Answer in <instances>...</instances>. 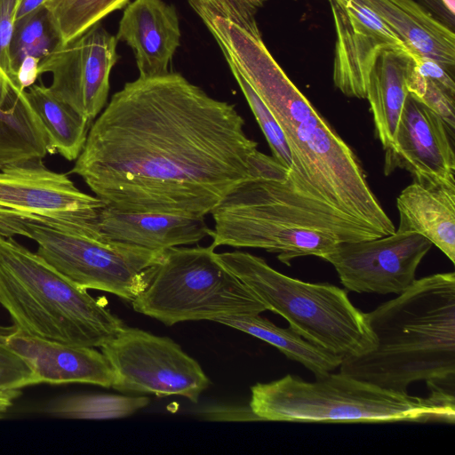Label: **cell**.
Masks as SVG:
<instances>
[{
  "label": "cell",
  "mask_w": 455,
  "mask_h": 455,
  "mask_svg": "<svg viewBox=\"0 0 455 455\" xmlns=\"http://www.w3.org/2000/svg\"><path fill=\"white\" fill-rule=\"evenodd\" d=\"M97 223L104 241L158 251L196 243L212 231L204 217L126 212L107 204L100 211Z\"/></svg>",
  "instance_id": "obj_19"
},
{
  "label": "cell",
  "mask_w": 455,
  "mask_h": 455,
  "mask_svg": "<svg viewBox=\"0 0 455 455\" xmlns=\"http://www.w3.org/2000/svg\"><path fill=\"white\" fill-rule=\"evenodd\" d=\"M455 129L408 95L394 139L385 149L384 172L405 170L416 176H455Z\"/></svg>",
  "instance_id": "obj_15"
},
{
  "label": "cell",
  "mask_w": 455,
  "mask_h": 455,
  "mask_svg": "<svg viewBox=\"0 0 455 455\" xmlns=\"http://www.w3.org/2000/svg\"><path fill=\"white\" fill-rule=\"evenodd\" d=\"M216 257L267 310L282 315L307 341L342 360L375 347L365 313L352 304L343 289L290 277L248 252L235 251Z\"/></svg>",
  "instance_id": "obj_7"
},
{
  "label": "cell",
  "mask_w": 455,
  "mask_h": 455,
  "mask_svg": "<svg viewBox=\"0 0 455 455\" xmlns=\"http://www.w3.org/2000/svg\"><path fill=\"white\" fill-rule=\"evenodd\" d=\"M0 235H22L35 241L36 253L76 285L130 302L146 289L164 251L104 242L32 215L6 212H0Z\"/></svg>",
  "instance_id": "obj_9"
},
{
  "label": "cell",
  "mask_w": 455,
  "mask_h": 455,
  "mask_svg": "<svg viewBox=\"0 0 455 455\" xmlns=\"http://www.w3.org/2000/svg\"><path fill=\"white\" fill-rule=\"evenodd\" d=\"M365 315L376 345L343 359L339 372L397 392L424 380L430 390L454 393V272L416 279Z\"/></svg>",
  "instance_id": "obj_3"
},
{
  "label": "cell",
  "mask_w": 455,
  "mask_h": 455,
  "mask_svg": "<svg viewBox=\"0 0 455 455\" xmlns=\"http://www.w3.org/2000/svg\"><path fill=\"white\" fill-rule=\"evenodd\" d=\"M45 2L46 0H19L16 21L44 9Z\"/></svg>",
  "instance_id": "obj_35"
},
{
  "label": "cell",
  "mask_w": 455,
  "mask_h": 455,
  "mask_svg": "<svg viewBox=\"0 0 455 455\" xmlns=\"http://www.w3.org/2000/svg\"><path fill=\"white\" fill-rule=\"evenodd\" d=\"M406 87L412 98L439 115L455 129V96L421 76L412 59H410L407 68Z\"/></svg>",
  "instance_id": "obj_29"
},
{
  "label": "cell",
  "mask_w": 455,
  "mask_h": 455,
  "mask_svg": "<svg viewBox=\"0 0 455 455\" xmlns=\"http://www.w3.org/2000/svg\"><path fill=\"white\" fill-rule=\"evenodd\" d=\"M211 33L282 128L293 162L290 177L297 188L382 236L393 234L395 227L371 190L357 155L286 76L261 35L224 19L214 23Z\"/></svg>",
  "instance_id": "obj_2"
},
{
  "label": "cell",
  "mask_w": 455,
  "mask_h": 455,
  "mask_svg": "<svg viewBox=\"0 0 455 455\" xmlns=\"http://www.w3.org/2000/svg\"><path fill=\"white\" fill-rule=\"evenodd\" d=\"M212 245L257 248L290 266L299 257L323 259L342 242L382 236L331 204L299 189L279 162L244 182L211 212Z\"/></svg>",
  "instance_id": "obj_4"
},
{
  "label": "cell",
  "mask_w": 455,
  "mask_h": 455,
  "mask_svg": "<svg viewBox=\"0 0 455 455\" xmlns=\"http://www.w3.org/2000/svg\"><path fill=\"white\" fill-rule=\"evenodd\" d=\"M212 245L172 247L133 309L167 326L186 321L260 314L264 303L216 257Z\"/></svg>",
  "instance_id": "obj_8"
},
{
  "label": "cell",
  "mask_w": 455,
  "mask_h": 455,
  "mask_svg": "<svg viewBox=\"0 0 455 455\" xmlns=\"http://www.w3.org/2000/svg\"><path fill=\"white\" fill-rule=\"evenodd\" d=\"M330 1V0H329Z\"/></svg>",
  "instance_id": "obj_38"
},
{
  "label": "cell",
  "mask_w": 455,
  "mask_h": 455,
  "mask_svg": "<svg viewBox=\"0 0 455 455\" xmlns=\"http://www.w3.org/2000/svg\"><path fill=\"white\" fill-rule=\"evenodd\" d=\"M116 47V36L98 23L66 44L57 43L41 59L38 73H51L52 93L92 121L108 100Z\"/></svg>",
  "instance_id": "obj_13"
},
{
  "label": "cell",
  "mask_w": 455,
  "mask_h": 455,
  "mask_svg": "<svg viewBox=\"0 0 455 455\" xmlns=\"http://www.w3.org/2000/svg\"><path fill=\"white\" fill-rule=\"evenodd\" d=\"M215 322L254 336L280 350L286 357L305 366L315 378L339 367L342 358L307 341L291 327L282 328L259 314L230 315Z\"/></svg>",
  "instance_id": "obj_24"
},
{
  "label": "cell",
  "mask_w": 455,
  "mask_h": 455,
  "mask_svg": "<svg viewBox=\"0 0 455 455\" xmlns=\"http://www.w3.org/2000/svg\"><path fill=\"white\" fill-rule=\"evenodd\" d=\"M116 37L133 50L139 76L165 75L180 44L177 10L163 0H133L124 11Z\"/></svg>",
  "instance_id": "obj_17"
},
{
  "label": "cell",
  "mask_w": 455,
  "mask_h": 455,
  "mask_svg": "<svg viewBox=\"0 0 455 455\" xmlns=\"http://www.w3.org/2000/svg\"><path fill=\"white\" fill-rule=\"evenodd\" d=\"M26 96L39 117L47 137L48 153L76 160L87 140L92 121L55 97L48 87L33 84Z\"/></svg>",
  "instance_id": "obj_23"
},
{
  "label": "cell",
  "mask_w": 455,
  "mask_h": 455,
  "mask_svg": "<svg viewBox=\"0 0 455 455\" xmlns=\"http://www.w3.org/2000/svg\"><path fill=\"white\" fill-rule=\"evenodd\" d=\"M444 6L451 12V15L454 14V0H441Z\"/></svg>",
  "instance_id": "obj_37"
},
{
  "label": "cell",
  "mask_w": 455,
  "mask_h": 455,
  "mask_svg": "<svg viewBox=\"0 0 455 455\" xmlns=\"http://www.w3.org/2000/svg\"><path fill=\"white\" fill-rule=\"evenodd\" d=\"M416 233L393 234L339 243L323 259L331 263L346 289L358 293L401 294L432 247Z\"/></svg>",
  "instance_id": "obj_12"
},
{
  "label": "cell",
  "mask_w": 455,
  "mask_h": 455,
  "mask_svg": "<svg viewBox=\"0 0 455 455\" xmlns=\"http://www.w3.org/2000/svg\"><path fill=\"white\" fill-rule=\"evenodd\" d=\"M123 393L181 395L197 403L210 379L200 364L168 337L124 326L100 347Z\"/></svg>",
  "instance_id": "obj_10"
},
{
  "label": "cell",
  "mask_w": 455,
  "mask_h": 455,
  "mask_svg": "<svg viewBox=\"0 0 455 455\" xmlns=\"http://www.w3.org/2000/svg\"><path fill=\"white\" fill-rule=\"evenodd\" d=\"M0 304L16 330L68 345L100 347L124 326L36 252L1 235Z\"/></svg>",
  "instance_id": "obj_6"
},
{
  "label": "cell",
  "mask_w": 455,
  "mask_h": 455,
  "mask_svg": "<svg viewBox=\"0 0 455 455\" xmlns=\"http://www.w3.org/2000/svg\"><path fill=\"white\" fill-rule=\"evenodd\" d=\"M48 153L44 126L26 91L0 67V168Z\"/></svg>",
  "instance_id": "obj_21"
},
{
  "label": "cell",
  "mask_w": 455,
  "mask_h": 455,
  "mask_svg": "<svg viewBox=\"0 0 455 455\" xmlns=\"http://www.w3.org/2000/svg\"><path fill=\"white\" fill-rule=\"evenodd\" d=\"M410 59L404 52L384 50L369 73L365 99L370 105L376 137L384 149L393 141L409 95L406 73Z\"/></svg>",
  "instance_id": "obj_22"
},
{
  "label": "cell",
  "mask_w": 455,
  "mask_h": 455,
  "mask_svg": "<svg viewBox=\"0 0 455 455\" xmlns=\"http://www.w3.org/2000/svg\"><path fill=\"white\" fill-rule=\"evenodd\" d=\"M337 41L332 78L346 96L366 98L369 73L379 53L395 50L415 57L372 12L352 0H330Z\"/></svg>",
  "instance_id": "obj_14"
},
{
  "label": "cell",
  "mask_w": 455,
  "mask_h": 455,
  "mask_svg": "<svg viewBox=\"0 0 455 455\" xmlns=\"http://www.w3.org/2000/svg\"><path fill=\"white\" fill-rule=\"evenodd\" d=\"M412 60L416 69L421 76L455 96V82L452 72L429 58L415 57Z\"/></svg>",
  "instance_id": "obj_33"
},
{
  "label": "cell",
  "mask_w": 455,
  "mask_h": 455,
  "mask_svg": "<svg viewBox=\"0 0 455 455\" xmlns=\"http://www.w3.org/2000/svg\"><path fill=\"white\" fill-rule=\"evenodd\" d=\"M379 17L414 57L429 58L453 73L455 36L414 0H352Z\"/></svg>",
  "instance_id": "obj_20"
},
{
  "label": "cell",
  "mask_w": 455,
  "mask_h": 455,
  "mask_svg": "<svg viewBox=\"0 0 455 455\" xmlns=\"http://www.w3.org/2000/svg\"><path fill=\"white\" fill-rule=\"evenodd\" d=\"M249 407L258 420L289 422L454 423V393L432 389L427 397L387 389L341 372L305 381L294 375L251 387Z\"/></svg>",
  "instance_id": "obj_5"
},
{
  "label": "cell",
  "mask_w": 455,
  "mask_h": 455,
  "mask_svg": "<svg viewBox=\"0 0 455 455\" xmlns=\"http://www.w3.org/2000/svg\"><path fill=\"white\" fill-rule=\"evenodd\" d=\"M403 233H416L455 262V176H416L396 197Z\"/></svg>",
  "instance_id": "obj_18"
},
{
  "label": "cell",
  "mask_w": 455,
  "mask_h": 455,
  "mask_svg": "<svg viewBox=\"0 0 455 455\" xmlns=\"http://www.w3.org/2000/svg\"><path fill=\"white\" fill-rule=\"evenodd\" d=\"M146 396L112 394L77 395L58 400L46 411L55 417L76 419H110L128 417L148 406Z\"/></svg>",
  "instance_id": "obj_26"
},
{
  "label": "cell",
  "mask_w": 455,
  "mask_h": 455,
  "mask_svg": "<svg viewBox=\"0 0 455 455\" xmlns=\"http://www.w3.org/2000/svg\"><path fill=\"white\" fill-rule=\"evenodd\" d=\"M267 0H188L198 13L219 16L233 22H255V15Z\"/></svg>",
  "instance_id": "obj_30"
},
{
  "label": "cell",
  "mask_w": 455,
  "mask_h": 455,
  "mask_svg": "<svg viewBox=\"0 0 455 455\" xmlns=\"http://www.w3.org/2000/svg\"><path fill=\"white\" fill-rule=\"evenodd\" d=\"M57 43L44 8L16 21L11 44V59L15 74L24 58L34 56L43 59Z\"/></svg>",
  "instance_id": "obj_27"
},
{
  "label": "cell",
  "mask_w": 455,
  "mask_h": 455,
  "mask_svg": "<svg viewBox=\"0 0 455 455\" xmlns=\"http://www.w3.org/2000/svg\"><path fill=\"white\" fill-rule=\"evenodd\" d=\"M19 395L18 390H0V418L8 411Z\"/></svg>",
  "instance_id": "obj_36"
},
{
  "label": "cell",
  "mask_w": 455,
  "mask_h": 455,
  "mask_svg": "<svg viewBox=\"0 0 455 455\" xmlns=\"http://www.w3.org/2000/svg\"><path fill=\"white\" fill-rule=\"evenodd\" d=\"M227 61L268 143L272 156L291 172L293 169L292 156L282 128L268 108L242 76L233 62L229 60H227Z\"/></svg>",
  "instance_id": "obj_28"
},
{
  "label": "cell",
  "mask_w": 455,
  "mask_h": 455,
  "mask_svg": "<svg viewBox=\"0 0 455 455\" xmlns=\"http://www.w3.org/2000/svg\"><path fill=\"white\" fill-rule=\"evenodd\" d=\"M38 384L28 363L0 336V390H18Z\"/></svg>",
  "instance_id": "obj_31"
},
{
  "label": "cell",
  "mask_w": 455,
  "mask_h": 455,
  "mask_svg": "<svg viewBox=\"0 0 455 455\" xmlns=\"http://www.w3.org/2000/svg\"><path fill=\"white\" fill-rule=\"evenodd\" d=\"M105 205L98 196L79 190L66 174L48 169L43 158L0 168V212L32 215L69 232L104 241L97 220Z\"/></svg>",
  "instance_id": "obj_11"
},
{
  "label": "cell",
  "mask_w": 455,
  "mask_h": 455,
  "mask_svg": "<svg viewBox=\"0 0 455 455\" xmlns=\"http://www.w3.org/2000/svg\"><path fill=\"white\" fill-rule=\"evenodd\" d=\"M244 124L179 73L139 76L91 125L71 172L116 209L204 217L275 163Z\"/></svg>",
  "instance_id": "obj_1"
},
{
  "label": "cell",
  "mask_w": 455,
  "mask_h": 455,
  "mask_svg": "<svg viewBox=\"0 0 455 455\" xmlns=\"http://www.w3.org/2000/svg\"><path fill=\"white\" fill-rule=\"evenodd\" d=\"M40 60V58L28 56L20 62L17 69L16 76L18 84L22 90L35 84L39 76L38 67Z\"/></svg>",
  "instance_id": "obj_34"
},
{
  "label": "cell",
  "mask_w": 455,
  "mask_h": 455,
  "mask_svg": "<svg viewBox=\"0 0 455 455\" xmlns=\"http://www.w3.org/2000/svg\"><path fill=\"white\" fill-rule=\"evenodd\" d=\"M2 337L28 363L38 384L85 383L112 387L115 372L102 352L94 347L49 340L18 330Z\"/></svg>",
  "instance_id": "obj_16"
},
{
  "label": "cell",
  "mask_w": 455,
  "mask_h": 455,
  "mask_svg": "<svg viewBox=\"0 0 455 455\" xmlns=\"http://www.w3.org/2000/svg\"><path fill=\"white\" fill-rule=\"evenodd\" d=\"M130 0H46L50 25L60 44H66Z\"/></svg>",
  "instance_id": "obj_25"
},
{
  "label": "cell",
  "mask_w": 455,
  "mask_h": 455,
  "mask_svg": "<svg viewBox=\"0 0 455 455\" xmlns=\"http://www.w3.org/2000/svg\"><path fill=\"white\" fill-rule=\"evenodd\" d=\"M18 3L19 0H0V67L10 78L17 83L11 59V44Z\"/></svg>",
  "instance_id": "obj_32"
}]
</instances>
